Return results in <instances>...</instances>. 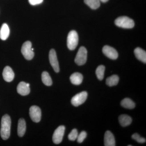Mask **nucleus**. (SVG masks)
<instances>
[{
	"label": "nucleus",
	"mask_w": 146,
	"mask_h": 146,
	"mask_svg": "<svg viewBox=\"0 0 146 146\" xmlns=\"http://www.w3.org/2000/svg\"><path fill=\"white\" fill-rule=\"evenodd\" d=\"M11 120L8 115H4L1 122V136L3 140H7L10 135Z\"/></svg>",
	"instance_id": "nucleus-1"
},
{
	"label": "nucleus",
	"mask_w": 146,
	"mask_h": 146,
	"mask_svg": "<svg viewBox=\"0 0 146 146\" xmlns=\"http://www.w3.org/2000/svg\"><path fill=\"white\" fill-rule=\"evenodd\" d=\"M115 24L119 27L131 29L134 26V22L132 19L127 16H121L116 19Z\"/></svg>",
	"instance_id": "nucleus-2"
},
{
	"label": "nucleus",
	"mask_w": 146,
	"mask_h": 146,
	"mask_svg": "<svg viewBox=\"0 0 146 146\" xmlns=\"http://www.w3.org/2000/svg\"><path fill=\"white\" fill-rule=\"evenodd\" d=\"M78 43V36L75 31H72L68 34L67 38V46L68 48L73 50L76 48Z\"/></svg>",
	"instance_id": "nucleus-3"
},
{
	"label": "nucleus",
	"mask_w": 146,
	"mask_h": 146,
	"mask_svg": "<svg viewBox=\"0 0 146 146\" xmlns=\"http://www.w3.org/2000/svg\"><path fill=\"white\" fill-rule=\"evenodd\" d=\"M34 49L32 48V44L29 41L25 42L21 48V52L26 59L31 60L34 57Z\"/></svg>",
	"instance_id": "nucleus-4"
},
{
	"label": "nucleus",
	"mask_w": 146,
	"mask_h": 146,
	"mask_svg": "<svg viewBox=\"0 0 146 146\" xmlns=\"http://www.w3.org/2000/svg\"><path fill=\"white\" fill-rule=\"evenodd\" d=\"M87 51L86 48L82 46L80 48L76 56L75 62L78 65H84L87 60Z\"/></svg>",
	"instance_id": "nucleus-5"
},
{
	"label": "nucleus",
	"mask_w": 146,
	"mask_h": 146,
	"mask_svg": "<svg viewBox=\"0 0 146 146\" xmlns=\"http://www.w3.org/2000/svg\"><path fill=\"white\" fill-rule=\"evenodd\" d=\"M87 94L86 91H82L76 94L72 98L71 103L74 106H78L83 104L87 99Z\"/></svg>",
	"instance_id": "nucleus-6"
},
{
	"label": "nucleus",
	"mask_w": 146,
	"mask_h": 146,
	"mask_svg": "<svg viewBox=\"0 0 146 146\" xmlns=\"http://www.w3.org/2000/svg\"><path fill=\"white\" fill-rule=\"evenodd\" d=\"M65 131V127L63 125L60 126L55 130L52 136L53 141L54 144H59L62 142Z\"/></svg>",
	"instance_id": "nucleus-7"
},
{
	"label": "nucleus",
	"mask_w": 146,
	"mask_h": 146,
	"mask_svg": "<svg viewBox=\"0 0 146 146\" xmlns=\"http://www.w3.org/2000/svg\"><path fill=\"white\" fill-rule=\"evenodd\" d=\"M30 116L33 122L38 123L40 121L42 116L40 108L36 106H32L29 110Z\"/></svg>",
	"instance_id": "nucleus-8"
},
{
	"label": "nucleus",
	"mask_w": 146,
	"mask_h": 146,
	"mask_svg": "<svg viewBox=\"0 0 146 146\" xmlns=\"http://www.w3.org/2000/svg\"><path fill=\"white\" fill-rule=\"evenodd\" d=\"M49 60L51 65L56 72L58 73L60 70L59 64L56 52L54 49H51L49 52Z\"/></svg>",
	"instance_id": "nucleus-9"
},
{
	"label": "nucleus",
	"mask_w": 146,
	"mask_h": 146,
	"mask_svg": "<svg viewBox=\"0 0 146 146\" xmlns=\"http://www.w3.org/2000/svg\"><path fill=\"white\" fill-rule=\"evenodd\" d=\"M102 51L105 55L112 60L117 59L118 57V53L114 48L109 46H105L102 49Z\"/></svg>",
	"instance_id": "nucleus-10"
},
{
	"label": "nucleus",
	"mask_w": 146,
	"mask_h": 146,
	"mask_svg": "<svg viewBox=\"0 0 146 146\" xmlns=\"http://www.w3.org/2000/svg\"><path fill=\"white\" fill-rule=\"evenodd\" d=\"M30 84L24 82H21L18 84L17 91L18 94L23 96L28 95L30 92Z\"/></svg>",
	"instance_id": "nucleus-11"
},
{
	"label": "nucleus",
	"mask_w": 146,
	"mask_h": 146,
	"mask_svg": "<svg viewBox=\"0 0 146 146\" xmlns=\"http://www.w3.org/2000/svg\"><path fill=\"white\" fill-rule=\"evenodd\" d=\"M3 78L5 81L11 82L14 78V73L13 70L9 66H6L4 69L3 72Z\"/></svg>",
	"instance_id": "nucleus-12"
},
{
	"label": "nucleus",
	"mask_w": 146,
	"mask_h": 146,
	"mask_svg": "<svg viewBox=\"0 0 146 146\" xmlns=\"http://www.w3.org/2000/svg\"><path fill=\"white\" fill-rule=\"evenodd\" d=\"M104 146H115V140L114 135L110 131L105 132L104 138Z\"/></svg>",
	"instance_id": "nucleus-13"
},
{
	"label": "nucleus",
	"mask_w": 146,
	"mask_h": 146,
	"mask_svg": "<svg viewBox=\"0 0 146 146\" xmlns=\"http://www.w3.org/2000/svg\"><path fill=\"white\" fill-rule=\"evenodd\" d=\"M83 77L80 73L75 72L70 77L71 82L74 85H78L81 84L83 80Z\"/></svg>",
	"instance_id": "nucleus-14"
},
{
	"label": "nucleus",
	"mask_w": 146,
	"mask_h": 146,
	"mask_svg": "<svg viewBox=\"0 0 146 146\" xmlns=\"http://www.w3.org/2000/svg\"><path fill=\"white\" fill-rule=\"evenodd\" d=\"M134 54L138 60L143 63H146V52L145 51L140 48H137L134 50Z\"/></svg>",
	"instance_id": "nucleus-15"
},
{
	"label": "nucleus",
	"mask_w": 146,
	"mask_h": 146,
	"mask_svg": "<svg viewBox=\"0 0 146 146\" xmlns=\"http://www.w3.org/2000/svg\"><path fill=\"white\" fill-rule=\"evenodd\" d=\"M10 30L8 25L6 23L3 24L0 29V38L3 40L7 39L9 35Z\"/></svg>",
	"instance_id": "nucleus-16"
},
{
	"label": "nucleus",
	"mask_w": 146,
	"mask_h": 146,
	"mask_svg": "<svg viewBox=\"0 0 146 146\" xmlns=\"http://www.w3.org/2000/svg\"><path fill=\"white\" fill-rule=\"evenodd\" d=\"M26 129L25 121L23 119H20L18 121V134L20 137H23L25 135Z\"/></svg>",
	"instance_id": "nucleus-17"
},
{
	"label": "nucleus",
	"mask_w": 146,
	"mask_h": 146,
	"mask_svg": "<svg viewBox=\"0 0 146 146\" xmlns=\"http://www.w3.org/2000/svg\"><path fill=\"white\" fill-rule=\"evenodd\" d=\"M119 122L123 127H126L130 125L132 122V119L127 115H122L119 118Z\"/></svg>",
	"instance_id": "nucleus-18"
},
{
	"label": "nucleus",
	"mask_w": 146,
	"mask_h": 146,
	"mask_svg": "<svg viewBox=\"0 0 146 146\" xmlns=\"http://www.w3.org/2000/svg\"><path fill=\"white\" fill-rule=\"evenodd\" d=\"M121 104L123 107L127 109H132L135 107V103L132 100L128 98L124 99L122 100Z\"/></svg>",
	"instance_id": "nucleus-19"
},
{
	"label": "nucleus",
	"mask_w": 146,
	"mask_h": 146,
	"mask_svg": "<svg viewBox=\"0 0 146 146\" xmlns=\"http://www.w3.org/2000/svg\"><path fill=\"white\" fill-rule=\"evenodd\" d=\"M119 76L116 75H113L106 79V84L109 86H116L119 83Z\"/></svg>",
	"instance_id": "nucleus-20"
},
{
	"label": "nucleus",
	"mask_w": 146,
	"mask_h": 146,
	"mask_svg": "<svg viewBox=\"0 0 146 146\" xmlns=\"http://www.w3.org/2000/svg\"><path fill=\"white\" fill-rule=\"evenodd\" d=\"M84 3L91 9H96L100 6V0H84Z\"/></svg>",
	"instance_id": "nucleus-21"
},
{
	"label": "nucleus",
	"mask_w": 146,
	"mask_h": 146,
	"mask_svg": "<svg viewBox=\"0 0 146 146\" xmlns=\"http://www.w3.org/2000/svg\"><path fill=\"white\" fill-rule=\"evenodd\" d=\"M42 81L45 85L50 86L52 84V79L48 73L46 72H44L42 75Z\"/></svg>",
	"instance_id": "nucleus-22"
},
{
	"label": "nucleus",
	"mask_w": 146,
	"mask_h": 146,
	"mask_svg": "<svg viewBox=\"0 0 146 146\" xmlns=\"http://www.w3.org/2000/svg\"><path fill=\"white\" fill-rule=\"evenodd\" d=\"M105 67L103 65L99 66L96 70V74L97 78L100 80H102L104 78Z\"/></svg>",
	"instance_id": "nucleus-23"
},
{
	"label": "nucleus",
	"mask_w": 146,
	"mask_h": 146,
	"mask_svg": "<svg viewBox=\"0 0 146 146\" xmlns=\"http://www.w3.org/2000/svg\"><path fill=\"white\" fill-rule=\"evenodd\" d=\"M78 132L76 129H74L68 135V138L71 141H75L78 136Z\"/></svg>",
	"instance_id": "nucleus-24"
},
{
	"label": "nucleus",
	"mask_w": 146,
	"mask_h": 146,
	"mask_svg": "<svg viewBox=\"0 0 146 146\" xmlns=\"http://www.w3.org/2000/svg\"><path fill=\"white\" fill-rule=\"evenodd\" d=\"M131 138L133 140H135L138 143H145L146 139L143 137H141L139 134L137 133H135L131 136Z\"/></svg>",
	"instance_id": "nucleus-25"
},
{
	"label": "nucleus",
	"mask_w": 146,
	"mask_h": 146,
	"mask_svg": "<svg viewBox=\"0 0 146 146\" xmlns=\"http://www.w3.org/2000/svg\"><path fill=\"white\" fill-rule=\"evenodd\" d=\"M87 136V133L85 131H82L78 136L77 141L78 143H82L83 142Z\"/></svg>",
	"instance_id": "nucleus-26"
},
{
	"label": "nucleus",
	"mask_w": 146,
	"mask_h": 146,
	"mask_svg": "<svg viewBox=\"0 0 146 146\" xmlns=\"http://www.w3.org/2000/svg\"><path fill=\"white\" fill-rule=\"evenodd\" d=\"M29 1L31 5H35L42 3L43 0H29Z\"/></svg>",
	"instance_id": "nucleus-27"
},
{
	"label": "nucleus",
	"mask_w": 146,
	"mask_h": 146,
	"mask_svg": "<svg viewBox=\"0 0 146 146\" xmlns=\"http://www.w3.org/2000/svg\"><path fill=\"white\" fill-rule=\"evenodd\" d=\"M100 1L103 3H106L108 1V0H100Z\"/></svg>",
	"instance_id": "nucleus-28"
}]
</instances>
